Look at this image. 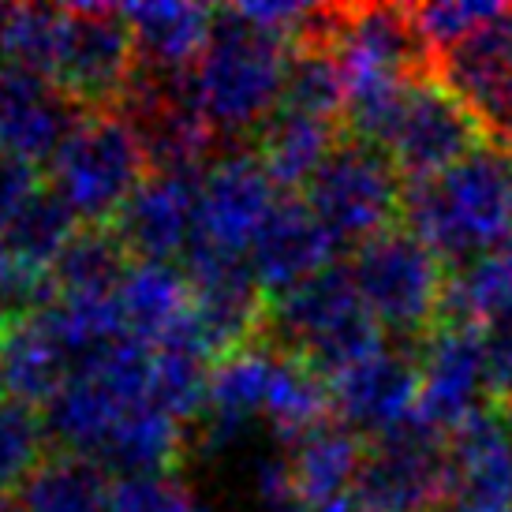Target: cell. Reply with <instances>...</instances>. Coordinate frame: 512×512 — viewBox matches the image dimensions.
<instances>
[{"instance_id":"8992f818","label":"cell","mask_w":512,"mask_h":512,"mask_svg":"<svg viewBox=\"0 0 512 512\" xmlns=\"http://www.w3.org/2000/svg\"><path fill=\"white\" fill-rule=\"evenodd\" d=\"M404 176L382 146L359 143L344 135L326 165L303 187V202L326 225L337 247L374 240L385 228H397L404 217Z\"/></svg>"},{"instance_id":"4dcf8cb0","label":"cell","mask_w":512,"mask_h":512,"mask_svg":"<svg viewBox=\"0 0 512 512\" xmlns=\"http://www.w3.org/2000/svg\"><path fill=\"white\" fill-rule=\"evenodd\" d=\"M113 512H202L191 486L176 471L128 475L113 486Z\"/></svg>"},{"instance_id":"836d02e7","label":"cell","mask_w":512,"mask_h":512,"mask_svg":"<svg viewBox=\"0 0 512 512\" xmlns=\"http://www.w3.org/2000/svg\"><path fill=\"white\" fill-rule=\"evenodd\" d=\"M266 512H314V509L299 494H285V498L277 501H266Z\"/></svg>"},{"instance_id":"d6a6232c","label":"cell","mask_w":512,"mask_h":512,"mask_svg":"<svg viewBox=\"0 0 512 512\" xmlns=\"http://www.w3.org/2000/svg\"><path fill=\"white\" fill-rule=\"evenodd\" d=\"M486 370H490V400L509 404L512 400V318H501L494 326H483Z\"/></svg>"},{"instance_id":"603a6c76","label":"cell","mask_w":512,"mask_h":512,"mask_svg":"<svg viewBox=\"0 0 512 512\" xmlns=\"http://www.w3.org/2000/svg\"><path fill=\"white\" fill-rule=\"evenodd\" d=\"M337 143H341L337 120H318V116L281 109L262 128L255 154L270 169L273 184L285 195H292L296 187L311 184L314 172L326 165V157L337 150Z\"/></svg>"},{"instance_id":"5b68a950","label":"cell","mask_w":512,"mask_h":512,"mask_svg":"<svg viewBox=\"0 0 512 512\" xmlns=\"http://www.w3.org/2000/svg\"><path fill=\"white\" fill-rule=\"evenodd\" d=\"M150 154L124 113H86L49 165V187L83 225H113L150 180Z\"/></svg>"},{"instance_id":"f1b7e54d","label":"cell","mask_w":512,"mask_h":512,"mask_svg":"<svg viewBox=\"0 0 512 512\" xmlns=\"http://www.w3.org/2000/svg\"><path fill=\"white\" fill-rule=\"evenodd\" d=\"M505 8L509 4H490V0H430V4H412L408 15L423 45L430 49V57L438 60L460 42H468L490 19H498Z\"/></svg>"},{"instance_id":"74e56055","label":"cell","mask_w":512,"mask_h":512,"mask_svg":"<svg viewBox=\"0 0 512 512\" xmlns=\"http://www.w3.org/2000/svg\"><path fill=\"white\" fill-rule=\"evenodd\" d=\"M0 512H15V509H8V505H0Z\"/></svg>"},{"instance_id":"d590c367","label":"cell","mask_w":512,"mask_h":512,"mask_svg":"<svg viewBox=\"0 0 512 512\" xmlns=\"http://www.w3.org/2000/svg\"><path fill=\"white\" fill-rule=\"evenodd\" d=\"M4 400H12V397H8V385H4V370H0V404H4Z\"/></svg>"},{"instance_id":"7402d4cb","label":"cell","mask_w":512,"mask_h":512,"mask_svg":"<svg viewBox=\"0 0 512 512\" xmlns=\"http://www.w3.org/2000/svg\"><path fill=\"white\" fill-rule=\"evenodd\" d=\"M116 299L128 333L146 348H157L172 329L191 318V285L184 270L169 262H135Z\"/></svg>"},{"instance_id":"ba28073f","label":"cell","mask_w":512,"mask_h":512,"mask_svg":"<svg viewBox=\"0 0 512 512\" xmlns=\"http://www.w3.org/2000/svg\"><path fill=\"white\" fill-rule=\"evenodd\" d=\"M135 75H139V49L120 8H109V4L64 8L53 83L83 113L120 109Z\"/></svg>"},{"instance_id":"7c38bea8","label":"cell","mask_w":512,"mask_h":512,"mask_svg":"<svg viewBox=\"0 0 512 512\" xmlns=\"http://www.w3.org/2000/svg\"><path fill=\"white\" fill-rule=\"evenodd\" d=\"M285 191L251 150H225L202 172L199 240L232 255H247Z\"/></svg>"},{"instance_id":"9c48e42d","label":"cell","mask_w":512,"mask_h":512,"mask_svg":"<svg viewBox=\"0 0 512 512\" xmlns=\"http://www.w3.org/2000/svg\"><path fill=\"white\" fill-rule=\"evenodd\" d=\"M180 270L191 285V314L217 356L262 341L270 296L258 285L247 255H232L195 240Z\"/></svg>"},{"instance_id":"d6986e66","label":"cell","mask_w":512,"mask_h":512,"mask_svg":"<svg viewBox=\"0 0 512 512\" xmlns=\"http://www.w3.org/2000/svg\"><path fill=\"white\" fill-rule=\"evenodd\" d=\"M124 23L131 27L139 64L150 72H191L202 49L210 45L217 12L191 0H146L124 4Z\"/></svg>"},{"instance_id":"3957f363","label":"cell","mask_w":512,"mask_h":512,"mask_svg":"<svg viewBox=\"0 0 512 512\" xmlns=\"http://www.w3.org/2000/svg\"><path fill=\"white\" fill-rule=\"evenodd\" d=\"M262 341L303 359L318 378H341L359 359L385 344L382 326L370 318L348 266H329L318 277L270 299Z\"/></svg>"},{"instance_id":"7a4b0ae2","label":"cell","mask_w":512,"mask_h":512,"mask_svg":"<svg viewBox=\"0 0 512 512\" xmlns=\"http://www.w3.org/2000/svg\"><path fill=\"white\" fill-rule=\"evenodd\" d=\"M285 42L247 23L236 8H221L202 49L195 75V94L206 120L214 124L217 139H247L281 113L288 72Z\"/></svg>"},{"instance_id":"30bf717a","label":"cell","mask_w":512,"mask_h":512,"mask_svg":"<svg viewBox=\"0 0 512 512\" xmlns=\"http://www.w3.org/2000/svg\"><path fill=\"white\" fill-rule=\"evenodd\" d=\"M490 143L494 139L486 135L468 105L453 90H445L434 75H427L423 83H415L397 128L385 143V154L393 157L404 184H415L456 169L460 161H468Z\"/></svg>"},{"instance_id":"277c9868","label":"cell","mask_w":512,"mask_h":512,"mask_svg":"<svg viewBox=\"0 0 512 512\" xmlns=\"http://www.w3.org/2000/svg\"><path fill=\"white\" fill-rule=\"evenodd\" d=\"M348 273L370 318L385 337L423 341L445 322L453 273L412 228H385L374 240L359 243L348 258Z\"/></svg>"},{"instance_id":"8d00e7d4","label":"cell","mask_w":512,"mask_h":512,"mask_svg":"<svg viewBox=\"0 0 512 512\" xmlns=\"http://www.w3.org/2000/svg\"><path fill=\"white\" fill-rule=\"evenodd\" d=\"M501 146H505V154L512 157V135H509V139H505V143H501Z\"/></svg>"},{"instance_id":"ac0fdd59","label":"cell","mask_w":512,"mask_h":512,"mask_svg":"<svg viewBox=\"0 0 512 512\" xmlns=\"http://www.w3.org/2000/svg\"><path fill=\"white\" fill-rule=\"evenodd\" d=\"M453 490L445 512H512V430L501 408H483L449 434Z\"/></svg>"},{"instance_id":"9a60e30c","label":"cell","mask_w":512,"mask_h":512,"mask_svg":"<svg viewBox=\"0 0 512 512\" xmlns=\"http://www.w3.org/2000/svg\"><path fill=\"white\" fill-rule=\"evenodd\" d=\"M199 187L202 172H150L113 221L131 262H184L199 240Z\"/></svg>"},{"instance_id":"4fadbf2b","label":"cell","mask_w":512,"mask_h":512,"mask_svg":"<svg viewBox=\"0 0 512 512\" xmlns=\"http://www.w3.org/2000/svg\"><path fill=\"white\" fill-rule=\"evenodd\" d=\"M333 419L374 441L419 415V356L408 344L385 341L352 370L329 382Z\"/></svg>"},{"instance_id":"e0dca14e","label":"cell","mask_w":512,"mask_h":512,"mask_svg":"<svg viewBox=\"0 0 512 512\" xmlns=\"http://www.w3.org/2000/svg\"><path fill=\"white\" fill-rule=\"evenodd\" d=\"M337 255H341V247L326 232V225L311 214V206L296 195H285L251 243L247 262H251L262 292L277 299L285 296L288 288L337 266Z\"/></svg>"},{"instance_id":"f546056e","label":"cell","mask_w":512,"mask_h":512,"mask_svg":"<svg viewBox=\"0 0 512 512\" xmlns=\"http://www.w3.org/2000/svg\"><path fill=\"white\" fill-rule=\"evenodd\" d=\"M45 427L42 415L19 404L4 400L0 404V498L15 494L30 479V471L45 460Z\"/></svg>"},{"instance_id":"52a82bcc","label":"cell","mask_w":512,"mask_h":512,"mask_svg":"<svg viewBox=\"0 0 512 512\" xmlns=\"http://www.w3.org/2000/svg\"><path fill=\"white\" fill-rule=\"evenodd\" d=\"M453 490V445L419 415L367 441L352 498L370 512H445Z\"/></svg>"},{"instance_id":"5bb4252c","label":"cell","mask_w":512,"mask_h":512,"mask_svg":"<svg viewBox=\"0 0 512 512\" xmlns=\"http://www.w3.org/2000/svg\"><path fill=\"white\" fill-rule=\"evenodd\" d=\"M434 79L468 105L494 143L512 135V4L434 60Z\"/></svg>"},{"instance_id":"e575fe53","label":"cell","mask_w":512,"mask_h":512,"mask_svg":"<svg viewBox=\"0 0 512 512\" xmlns=\"http://www.w3.org/2000/svg\"><path fill=\"white\" fill-rule=\"evenodd\" d=\"M314 512H370V509L363 505V501H356L352 494H348V498H341V501H329V505H318Z\"/></svg>"},{"instance_id":"2e32d148","label":"cell","mask_w":512,"mask_h":512,"mask_svg":"<svg viewBox=\"0 0 512 512\" xmlns=\"http://www.w3.org/2000/svg\"><path fill=\"white\" fill-rule=\"evenodd\" d=\"M83 116L53 79L0 64V150L30 165H53Z\"/></svg>"},{"instance_id":"ffe728a7","label":"cell","mask_w":512,"mask_h":512,"mask_svg":"<svg viewBox=\"0 0 512 512\" xmlns=\"http://www.w3.org/2000/svg\"><path fill=\"white\" fill-rule=\"evenodd\" d=\"M363 453H367V441L337 419H326L303 438L288 441V468H292L296 494L311 509L348 498L356 490Z\"/></svg>"},{"instance_id":"cb8c5ba5","label":"cell","mask_w":512,"mask_h":512,"mask_svg":"<svg viewBox=\"0 0 512 512\" xmlns=\"http://www.w3.org/2000/svg\"><path fill=\"white\" fill-rule=\"evenodd\" d=\"M180 453H184V423H176L154 400H146L120 419V427L109 434L105 449L98 453V464L116 479H128V475L172 471Z\"/></svg>"},{"instance_id":"484cf974","label":"cell","mask_w":512,"mask_h":512,"mask_svg":"<svg viewBox=\"0 0 512 512\" xmlns=\"http://www.w3.org/2000/svg\"><path fill=\"white\" fill-rule=\"evenodd\" d=\"M83 221L72 214V206L60 199L53 187H42L34 199L19 210L12 225L4 228V251L12 262L30 266V270H53L68 243L79 236Z\"/></svg>"},{"instance_id":"4316f807","label":"cell","mask_w":512,"mask_h":512,"mask_svg":"<svg viewBox=\"0 0 512 512\" xmlns=\"http://www.w3.org/2000/svg\"><path fill=\"white\" fill-rule=\"evenodd\" d=\"M445 318L471 322L479 329L512 318V243L453 273Z\"/></svg>"},{"instance_id":"d4e9b609","label":"cell","mask_w":512,"mask_h":512,"mask_svg":"<svg viewBox=\"0 0 512 512\" xmlns=\"http://www.w3.org/2000/svg\"><path fill=\"white\" fill-rule=\"evenodd\" d=\"M131 266L135 262L113 225H83L53 266V281H57L60 296L105 299L120 292Z\"/></svg>"},{"instance_id":"1f68e13d","label":"cell","mask_w":512,"mask_h":512,"mask_svg":"<svg viewBox=\"0 0 512 512\" xmlns=\"http://www.w3.org/2000/svg\"><path fill=\"white\" fill-rule=\"evenodd\" d=\"M38 191H42L38 165H30L23 157L0 150V236H4V228L12 225L15 217H19V210H23Z\"/></svg>"},{"instance_id":"83f0119b","label":"cell","mask_w":512,"mask_h":512,"mask_svg":"<svg viewBox=\"0 0 512 512\" xmlns=\"http://www.w3.org/2000/svg\"><path fill=\"white\" fill-rule=\"evenodd\" d=\"M64 8L53 4H12L0 8V64L53 79Z\"/></svg>"},{"instance_id":"8fae6325","label":"cell","mask_w":512,"mask_h":512,"mask_svg":"<svg viewBox=\"0 0 512 512\" xmlns=\"http://www.w3.org/2000/svg\"><path fill=\"white\" fill-rule=\"evenodd\" d=\"M490 400L483 329L445 318L419 341V419L441 434H453Z\"/></svg>"},{"instance_id":"6da1fadb","label":"cell","mask_w":512,"mask_h":512,"mask_svg":"<svg viewBox=\"0 0 512 512\" xmlns=\"http://www.w3.org/2000/svg\"><path fill=\"white\" fill-rule=\"evenodd\" d=\"M404 228L445 262L468 266L512 243V157L498 143L404 191Z\"/></svg>"},{"instance_id":"44dd1931","label":"cell","mask_w":512,"mask_h":512,"mask_svg":"<svg viewBox=\"0 0 512 512\" xmlns=\"http://www.w3.org/2000/svg\"><path fill=\"white\" fill-rule=\"evenodd\" d=\"M113 486L98 460L57 449L15 490V512H113Z\"/></svg>"}]
</instances>
